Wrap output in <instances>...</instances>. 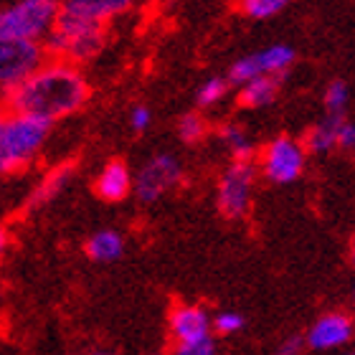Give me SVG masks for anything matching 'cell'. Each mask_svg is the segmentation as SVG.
Instances as JSON below:
<instances>
[{"mask_svg": "<svg viewBox=\"0 0 355 355\" xmlns=\"http://www.w3.org/2000/svg\"><path fill=\"white\" fill-rule=\"evenodd\" d=\"M150 122H153V114H150V110L145 104L132 107V112H130V125H132L135 132H145L150 127Z\"/></svg>", "mask_w": 355, "mask_h": 355, "instance_id": "484cf974", "label": "cell"}, {"mask_svg": "<svg viewBox=\"0 0 355 355\" xmlns=\"http://www.w3.org/2000/svg\"><path fill=\"white\" fill-rule=\"evenodd\" d=\"M257 56V64H259L261 76H284L287 69L295 64V49L287 44H274L261 49Z\"/></svg>", "mask_w": 355, "mask_h": 355, "instance_id": "e0dca14e", "label": "cell"}, {"mask_svg": "<svg viewBox=\"0 0 355 355\" xmlns=\"http://www.w3.org/2000/svg\"><path fill=\"white\" fill-rule=\"evenodd\" d=\"M104 46V26L102 23L84 21L79 15L69 13L59 6V15L53 23L51 33L44 38V51L49 59L64 61V64H84L94 59Z\"/></svg>", "mask_w": 355, "mask_h": 355, "instance_id": "3957f363", "label": "cell"}, {"mask_svg": "<svg viewBox=\"0 0 355 355\" xmlns=\"http://www.w3.org/2000/svg\"><path fill=\"white\" fill-rule=\"evenodd\" d=\"M355 333V322L348 312H327L322 318H318L310 325L307 335H304V345H310L312 350H335L343 348L345 343H350Z\"/></svg>", "mask_w": 355, "mask_h": 355, "instance_id": "9c48e42d", "label": "cell"}, {"mask_svg": "<svg viewBox=\"0 0 355 355\" xmlns=\"http://www.w3.org/2000/svg\"><path fill=\"white\" fill-rule=\"evenodd\" d=\"M279 84L282 76H257L254 82L244 84L241 92H239V104L241 107H249V110H259L272 104L279 94Z\"/></svg>", "mask_w": 355, "mask_h": 355, "instance_id": "5bb4252c", "label": "cell"}, {"mask_svg": "<svg viewBox=\"0 0 355 355\" xmlns=\"http://www.w3.org/2000/svg\"><path fill=\"white\" fill-rule=\"evenodd\" d=\"M71 173H74V168H71V165H61V168H53L51 173H46V175L41 178V183L31 191L28 200H26V206L38 208V206H44V203H49V200H53L69 185V180H71Z\"/></svg>", "mask_w": 355, "mask_h": 355, "instance_id": "4fadbf2b", "label": "cell"}, {"mask_svg": "<svg viewBox=\"0 0 355 355\" xmlns=\"http://www.w3.org/2000/svg\"><path fill=\"white\" fill-rule=\"evenodd\" d=\"M178 135L185 142H198L206 135V119L200 117L198 112H185L183 117L178 119Z\"/></svg>", "mask_w": 355, "mask_h": 355, "instance_id": "603a6c76", "label": "cell"}, {"mask_svg": "<svg viewBox=\"0 0 355 355\" xmlns=\"http://www.w3.org/2000/svg\"><path fill=\"white\" fill-rule=\"evenodd\" d=\"M350 259H353V266H355V246H353V252H350Z\"/></svg>", "mask_w": 355, "mask_h": 355, "instance_id": "4dcf8cb0", "label": "cell"}, {"mask_svg": "<svg viewBox=\"0 0 355 355\" xmlns=\"http://www.w3.org/2000/svg\"><path fill=\"white\" fill-rule=\"evenodd\" d=\"M168 325H171V335L175 345L203 340V338H211V333H214V318L200 304H175Z\"/></svg>", "mask_w": 355, "mask_h": 355, "instance_id": "30bf717a", "label": "cell"}, {"mask_svg": "<svg viewBox=\"0 0 355 355\" xmlns=\"http://www.w3.org/2000/svg\"><path fill=\"white\" fill-rule=\"evenodd\" d=\"M180 175H183V168L178 163V157H173L171 153H160V155L150 157L137 171V178L132 180V191L137 193L142 203H155L157 198H163L165 193L180 183Z\"/></svg>", "mask_w": 355, "mask_h": 355, "instance_id": "ba28073f", "label": "cell"}, {"mask_svg": "<svg viewBox=\"0 0 355 355\" xmlns=\"http://www.w3.org/2000/svg\"><path fill=\"white\" fill-rule=\"evenodd\" d=\"M3 110H6V107H3V96H0V112H3Z\"/></svg>", "mask_w": 355, "mask_h": 355, "instance_id": "1f68e13d", "label": "cell"}, {"mask_svg": "<svg viewBox=\"0 0 355 355\" xmlns=\"http://www.w3.org/2000/svg\"><path fill=\"white\" fill-rule=\"evenodd\" d=\"M125 252V239L119 231H112V229H102L92 234L87 241V257L92 261H117Z\"/></svg>", "mask_w": 355, "mask_h": 355, "instance_id": "9a60e30c", "label": "cell"}, {"mask_svg": "<svg viewBox=\"0 0 355 355\" xmlns=\"http://www.w3.org/2000/svg\"><path fill=\"white\" fill-rule=\"evenodd\" d=\"M51 125L44 119L6 112L0 114V178H13L28 171L46 148Z\"/></svg>", "mask_w": 355, "mask_h": 355, "instance_id": "7a4b0ae2", "label": "cell"}, {"mask_svg": "<svg viewBox=\"0 0 355 355\" xmlns=\"http://www.w3.org/2000/svg\"><path fill=\"white\" fill-rule=\"evenodd\" d=\"M49 56L36 41H0V96L6 99L31 74L44 67Z\"/></svg>", "mask_w": 355, "mask_h": 355, "instance_id": "5b68a950", "label": "cell"}, {"mask_svg": "<svg viewBox=\"0 0 355 355\" xmlns=\"http://www.w3.org/2000/svg\"><path fill=\"white\" fill-rule=\"evenodd\" d=\"M345 122V117H327L315 125L304 137V150L307 153H318V155H325L333 148H338V130Z\"/></svg>", "mask_w": 355, "mask_h": 355, "instance_id": "2e32d148", "label": "cell"}, {"mask_svg": "<svg viewBox=\"0 0 355 355\" xmlns=\"http://www.w3.org/2000/svg\"><path fill=\"white\" fill-rule=\"evenodd\" d=\"M304 348V335H289L279 343L277 348V355H302Z\"/></svg>", "mask_w": 355, "mask_h": 355, "instance_id": "4316f807", "label": "cell"}, {"mask_svg": "<svg viewBox=\"0 0 355 355\" xmlns=\"http://www.w3.org/2000/svg\"><path fill=\"white\" fill-rule=\"evenodd\" d=\"M214 330L218 335H234L239 330H244V318L234 310H223L214 318Z\"/></svg>", "mask_w": 355, "mask_h": 355, "instance_id": "cb8c5ba5", "label": "cell"}, {"mask_svg": "<svg viewBox=\"0 0 355 355\" xmlns=\"http://www.w3.org/2000/svg\"><path fill=\"white\" fill-rule=\"evenodd\" d=\"M0 114H3V112H0Z\"/></svg>", "mask_w": 355, "mask_h": 355, "instance_id": "e575fe53", "label": "cell"}, {"mask_svg": "<svg viewBox=\"0 0 355 355\" xmlns=\"http://www.w3.org/2000/svg\"><path fill=\"white\" fill-rule=\"evenodd\" d=\"M59 15V3L53 0H21L0 8V41H36L51 33Z\"/></svg>", "mask_w": 355, "mask_h": 355, "instance_id": "277c9868", "label": "cell"}, {"mask_svg": "<svg viewBox=\"0 0 355 355\" xmlns=\"http://www.w3.org/2000/svg\"><path fill=\"white\" fill-rule=\"evenodd\" d=\"M94 191L99 198L110 200V203L125 200L132 193V173L122 160H110L96 175Z\"/></svg>", "mask_w": 355, "mask_h": 355, "instance_id": "8fae6325", "label": "cell"}, {"mask_svg": "<svg viewBox=\"0 0 355 355\" xmlns=\"http://www.w3.org/2000/svg\"><path fill=\"white\" fill-rule=\"evenodd\" d=\"M8 246H10V231H8L6 226L0 223V257L8 252Z\"/></svg>", "mask_w": 355, "mask_h": 355, "instance_id": "f1b7e54d", "label": "cell"}, {"mask_svg": "<svg viewBox=\"0 0 355 355\" xmlns=\"http://www.w3.org/2000/svg\"><path fill=\"white\" fill-rule=\"evenodd\" d=\"M173 355H218V350H216V340L214 335H211V338H203V340L175 345Z\"/></svg>", "mask_w": 355, "mask_h": 355, "instance_id": "d4e9b609", "label": "cell"}, {"mask_svg": "<svg viewBox=\"0 0 355 355\" xmlns=\"http://www.w3.org/2000/svg\"><path fill=\"white\" fill-rule=\"evenodd\" d=\"M348 355H355V353H348Z\"/></svg>", "mask_w": 355, "mask_h": 355, "instance_id": "836d02e7", "label": "cell"}, {"mask_svg": "<svg viewBox=\"0 0 355 355\" xmlns=\"http://www.w3.org/2000/svg\"><path fill=\"white\" fill-rule=\"evenodd\" d=\"M229 92V79H223V76H211L206 82L198 87V94H196V102L198 107H214L218 104L226 96Z\"/></svg>", "mask_w": 355, "mask_h": 355, "instance_id": "ffe728a7", "label": "cell"}, {"mask_svg": "<svg viewBox=\"0 0 355 355\" xmlns=\"http://www.w3.org/2000/svg\"><path fill=\"white\" fill-rule=\"evenodd\" d=\"M89 99V82L71 64L49 59L36 74H31L21 87H15L3 99L6 112L44 119L53 125L56 119L76 114Z\"/></svg>", "mask_w": 355, "mask_h": 355, "instance_id": "6da1fadb", "label": "cell"}, {"mask_svg": "<svg viewBox=\"0 0 355 355\" xmlns=\"http://www.w3.org/2000/svg\"><path fill=\"white\" fill-rule=\"evenodd\" d=\"M94 355H112V353H94Z\"/></svg>", "mask_w": 355, "mask_h": 355, "instance_id": "d6a6232c", "label": "cell"}, {"mask_svg": "<svg viewBox=\"0 0 355 355\" xmlns=\"http://www.w3.org/2000/svg\"><path fill=\"white\" fill-rule=\"evenodd\" d=\"M64 10L69 13L79 15L84 21H92V23H107L110 18L114 15L125 13L130 3L127 0H69V3H61Z\"/></svg>", "mask_w": 355, "mask_h": 355, "instance_id": "7c38bea8", "label": "cell"}, {"mask_svg": "<svg viewBox=\"0 0 355 355\" xmlns=\"http://www.w3.org/2000/svg\"><path fill=\"white\" fill-rule=\"evenodd\" d=\"M239 8H241V13L254 18V21H266V18L282 13L287 3L284 0H244Z\"/></svg>", "mask_w": 355, "mask_h": 355, "instance_id": "44dd1931", "label": "cell"}, {"mask_svg": "<svg viewBox=\"0 0 355 355\" xmlns=\"http://www.w3.org/2000/svg\"><path fill=\"white\" fill-rule=\"evenodd\" d=\"M257 76H261V71H259V64H257V56H254V53L234 61L229 69V84H239V87L254 82Z\"/></svg>", "mask_w": 355, "mask_h": 355, "instance_id": "7402d4cb", "label": "cell"}, {"mask_svg": "<svg viewBox=\"0 0 355 355\" xmlns=\"http://www.w3.org/2000/svg\"><path fill=\"white\" fill-rule=\"evenodd\" d=\"M304 165H307V150L302 142H297L295 137H287V135L269 142L261 155V171L277 185L295 183L304 173Z\"/></svg>", "mask_w": 355, "mask_h": 355, "instance_id": "52a82bcc", "label": "cell"}, {"mask_svg": "<svg viewBox=\"0 0 355 355\" xmlns=\"http://www.w3.org/2000/svg\"><path fill=\"white\" fill-rule=\"evenodd\" d=\"M338 148L343 150H355V125L353 122H343L340 130H338Z\"/></svg>", "mask_w": 355, "mask_h": 355, "instance_id": "83f0119b", "label": "cell"}, {"mask_svg": "<svg viewBox=\"0 0 355 355\" xmlns=\"http://www.w3.org/2000/svg\"><path fill=\"white\" fill-rule=\"evenodd\" d=\"M6 198H8V180L0 178V214H3V208H6Z\"/></svg>", "mask_w": 355, "mask_h": 355, "instance_id": "f546056e", "label": "cell"}, {"mask_svg": "<svg viewBox=\"0 0 355 355\" xmlns=\"http://www.w3.org/2000/svg\"><path fill=\"white\" fill-rule=\"evenodd\" d=\"M257 180L254 163H234L223 173L216 191V208L226 218H244L252 206V191Z\"/></svg>", "mask_w": 355, "mask_h": 355, "instance_id": "8992f818", "label": "cell"}, {"mask_svg": "<svg viewBox=\"0 0 355 355\" xmlns=\"http://www.w3.org/2000/svg\"><path fill=\"white\" fill-rule=\"evenodd\" d=\"M221 137H223V142L229 145L231 155H234V163H254L257 150H254L252 140L246 137V132L241 130V127L239 125H223Z\"/></svg>", "mask_w": 355, "mask_h": 355, "instance_id": "ac0fdd59", "label": "cell"}, {"mask_svg": "<svg viewBox=\"0 0 355 355\" xmlns=\"http://www.w3.org/2000/svg\"><path fill=\"white\" fill-rule=\"evenodd\" d=\"M348 99H350L348 84L343 82V79H335V82H330V87L325 89V99H322V102H325L327 117H345Z\"/></svg>", "mask_w": 355, "mask_h": 355, "instance_id": "d6986e66", "label": "cell"}]
</instances>
